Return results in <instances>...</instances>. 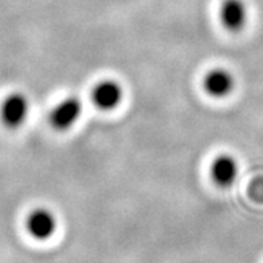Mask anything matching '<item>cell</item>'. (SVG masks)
<instances>
[{
  "mask_svg": "<svg viewBox=\"0 0 263 263\" xmlns=\"http://www.w3.org/2000/svg\"><path fill=\"white\" fill-rule=\"evenodd\" d=\"M83 105L80 98L70 96L61 100L50 111L49 121L52 129L66 132L71 129L82 116Z\"/></svg>",
  "mask_w": 263,
  "mask_h": 263,
  "instance_id": "obj_1",
  "label": "cell"
},
{
  "mask_svg": "<svg viewBox=\"0 0 263 263\" xmlns=\"http://www.w3.org/2000/svg\"><path fill=\"white\" fill-rule=\"evenodd\" d=\"M30 102L22 93H11L0 105V120L8 129H17L27 121Z\"/></svg>",
  "mask_w": 263,
  "mask_h": 263,
  "instance_id": "obj_2",
  "label": "cell"
},
{
  "mask_svg": "<svg viewBox=\"0 0 263 263\" xmlns=\"http://www.w3.org/2000/svg\"><path fill=\"white\" fill-rule=\"evenodd\" d=\"M124 98V89L117 81L102 80L93 87L91 100L94 106L102 111L115 110Z\"/></svg>",
  "mask_w": 263,
  "mask_h": 263,
  "instance_id": "obj_3",
  "label": "cell"
},
{
  "mask_svg": "<svg viewBox=\"0 0 263 263\" xmlns=\"http://www.w3.org/2000/svg\"><path fill=\"white\" fill-rule=\"evenodd\" d=\"M28 234L36 240H47L57 231L58 222L49 208H35L26 220Z\"/></svg>",
  "mask_w": 263,
  "mask_h": 263,
  "instance_id": "obj_4",
  "label": "cell"
},
{
  "mask_svg": "<svg viewBox=\"0 0 263 263\" xmlns=\"http://www.w3.org/2000/svg\"><path fill=\"white\" fill-rule=\"evenodd\" d=\"M235 87V78L230 70L215 67L203 78V89L205 94L214 98H224L232 93Z\"/></svg>",
  "mask_w": 263,
  "mask_h": 263,
  "instance_id": "obj_5",
  "label": "cell"
},
{
  "mask_svg": "<svg viewBox=\"0 0 263 263\" xmlns=\"http://www.w3.org/2000/svg\"><path fill=\"white\" fill-rule=\"evenodd\" d=\"M211 179L218 187L230 188L236 181L239 173L238 161L229 153L219 155L214 159L210 168Z\"/></svg>",
  "mask_w": 263,
  "mask_h": 263,
  "instance_id": "obj_6",
  "label": "cell"
},
{
  "mask_svg": "<svg viewBox=\"0 0 263 263\" xmlns=\"http://www.w3.org/2000/svg\"><path fill=\"white\" fill-rule=\"evenodd\" d=\"M220 22L230 32L242 31L247 23V7L243 0H223Z\"/></svg>",
  "mask_w": 263,
  "mask_h": 263,
  "instance_id": "obj_7",
  "label": "cell"
}]
</instances>
